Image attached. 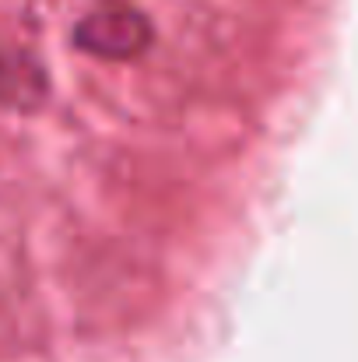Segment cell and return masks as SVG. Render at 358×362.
Instances as JSON below:
<instances>
[{
    "label": "cell",
    "mask_w": 358,
    "mask_h": 362,
    "mask_svg": "<svg viewBox=\"0 0 358 362\" xmlns=\"http://www.w3.org/2000/svg\"><path fill=\"white\" fill-rule=\"evenodd\" d=\"M74 42L92 57L123 60V57L141 53L151 42V25L133 7H102V11H92L74 28Z\"/></svg>",
    "instance_id": "6da1fadb"
},
{
    "label": "cell",
    "mask_w": 358,
    "mask_h": 362,
    "mask_svg": "<svg viewBox=\"0 0 358 362\" xmlns=\"http://www.w3.org/2000/svg\"><path fill=\"white\" fill-rule=\"evenodd\" d=\"M46 92V81H42V71L21 57V53H11L7 46H0V103L7 106H32L39 103Z\"/></svg>",
    "instance_id": "7a4b0ae2"
}]
</instances>
